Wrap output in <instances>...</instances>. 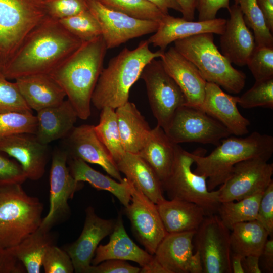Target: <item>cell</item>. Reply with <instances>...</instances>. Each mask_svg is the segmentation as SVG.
Segmentation results:
<instances>
[{
  "mask_svg": "<svg viewBox=\"0 0 273 273\" xmlns=\"http://www.w3.org/2000/svg\"><path fill=\"white\" fill-rule=\"evenodd\" d=\"M47 16L60 20L88 9L86 0H46Z\"/></svg>",
  "mask_w": 273,
  "mask_h": 273,
  "instance_id": "cell-44",
  "label": "cell"
},
{
  "mask_svg": "<svg viewBox=\"0 0 273 273\" xmlns=\"http://www.w3.org/2000/svg\"><path fill=\"white\" fill-rule=\"evenodd\" d=\"M25 269L9 248L0 247V273H21Z\"/></svg>",
  "mask_w": 273,
  "mask_h": 273,
  "instance_id": "cell-49",
  "label": "cell"
},
{
  "mask_svg": "<svg viewBox=\"0 0 273 273\" xmlns=\"http://www.w3.org/2000/svg\"><path fill=\"white\" fill-rule=\"evenodd\" d=\"M160 58L165 70L184 93L186 105L201 109L207 81L198 68L174 47L165 51Z\"/></svg>",
  "mask_w": 273,
  "mask_h": 273,
  "instance_id": "cell-20",
  "label": "cell"
},
{
  "mask_svg": "<svg viewBox=\"0 0 273 273\" xmlns=\"http://www.w3.org/2000/svg\"><path fill=\"white\" fill-rule=\"evenodd\" d=\"M45 1L0 0V61L2 69L27 35L47 17Z\"/></svg>",
  "mask_w": 273,
  "mask_h": 273,
  "instance_id": "cell-8",
  "label": "cell"
},
{
  "mask_svg": "<svg viewBox=\"0 0 273 273\" xmlns=\"http://www.w3.org/2000/svg\"><path fill=\"white\" fill-rule=\"evenodd\" d=\"M156 205L167 233L196 231L206 216L202 208L187 201L165 199Z\"/></svg>",
  "mask_w": 273,
  "mask_h": 273,
  "instance_id": "cell-28",
  "label": "cell"
},
{
  "mask_svg": "<svg viewBox=\"0 0 273 273\" xmlns=\"http://www.w3.org/2000/svg\"><path fill=\"white\" fill-rule=\"evenodd\" d=\"M48 16L25 38L1 73L8 79L50 74L82 43Z\"/></svg>",
  "mask_w": 273,
  "mask_h": 273,
  "instance_id": "cell-1",
  "label": "cell"
},
{
  "mask_svg": "<svg viewBox=\"0 0 273 273\" xmlns=\"http://www.w3.org/2000/svg\"><path fill=\"white\" fill-rule=\"evenodd\" d=\"M248 27L253 31L256 46L273 47V36L267 27L256 0H234Z\"/></svg>",
  "mask_w": 273,
  "mask_h": 273,
  "instance_id": "cell-36",
  "label": "cell"
},
{
  "mask_svg": "<svg viewBox=\"0 0 273 273\" xmlns=\"http://www.w3.org/2000/svg\"><path fill=\"white\" fill-rule=\"evenodd\" d=\"M141 267L130 265L125 260L109 259L90 265L87 273H139Z\"/></svg>",
  "mask_w": 273,
  "mask_h": 273,
  "instance_id": "cell-47",
  "label": "cell"
},
{
  "mask_svg": "<svg viewBox=\"0 0 273 273\" xmlns=\"http://www.w3.org/2000/svg\"><path fill=\"white\" fill-rule=\"evenodd\" d=\"M190 154L196 166L194 172L204 176L208 190L213 191L224 181L238 162L257 156L269 160L273 154V137L257 131L244 138L231 135L221 140L208 155L199 151Z\"/></svg>",
  "mask_w": 273,
  "mask_h": 273,
  "instance_id": "cell-4",
  "label": "cell"
},
{
  "mask_svg": "<svg viewBox=\"0 0 273 273\" xmlns=\"http://www.w3.org/2000/svg\"><path fill=\"white\" fill-rule=\"evenodd\" d=\"M231 230L217 214L206 215L193 238L204 273H232Z\"/></svg>",
  "mask_w": 273,
  "mask_h": 273,
  "instance_id": "cell-10",
  "label": "cell"
},
{
  "mask_svg": "<svg viewBox=\"0 0 273 273\" xmlns=\"http://www.w3.org/2000/svg\"><path fill=\"white\" fill-rule=\"evenodd\" d=\"M226 20L215 18L204 21H188L182 18L165 14L158 22L154 34L147 40L149 44L165 51L175 41L202 33L221 35L225 29Z\"/></svg>",
  "mask_w": 273,
  "mask_h": 273,
  "instance_id": "cell-21",
  "label": "cell"
},
{
  "mask_svg": "<svg viewBox=\"0 0 273 273\" xmlns=\"http://www.w3.org/2000/svg\"><path fill=\"white\" fill-rule=\"evenodd\" d=\"M107 50L102 35L83 42L49 74L63 89L81 119L86 120L90 115L92 97Z\"/></svg>",
  "mask_w": 273,
  "mask_h": 273,
  "instance_id": "cell-2",
  "label": "cell"
},
{
  "mask_svg": "<svg viewBox=\"0 0 273 273\" xmlns=\"http://www.w3.org/2000/svg\"><path fill=\"white\" fill-rule=\"evenodd\" d=\"M32 111L16 82H10L0 73V113Z\"/></svg>",
  "mask_w": 273,
  "mask_h": 273,
  "instance_id": "cell-41",
  "label": "cell"
},
{
  "mask_svg": "<svg viewBox=\"0 0 273 273\" xmlns=\"http://www.w3.org/2000/svg\"><path fill=\"white\" fill-rule=\"evenodd\" d=\"M55 244L51 231L39 226L17 245L10 248L28 273H39L47 249Z\"/></svg>",
  "mask_w": 273,
  "mask_h": 273,
  "instance_id": "cell-32",
  "label": "cell"
},
{
  "mask_svg": "<svg viewBox=\"0 0 273 273\" xmlns=\"http://www.w3.org/2000/svg\"><path fill=\"white\" fill-rule=\"evenodd\" d=\"M122 146L125 152L138 154L151 128L135 104L128 101L115 109Z\"/></svg>",
  "mask_w": 273,
  "mask_h": 273,
  "instance_id": "cell-30",
  "label": "cell"
},
{
  "mask_svg": "<svg viewBox=\"0 0 273 273\" xmlns=\"http://www.w3.org/2000/svg\"><path fill=\"white\" fill-rule=\"evenodd\" d=\"M238 99L225 93L218 85L207 82L201 109L220 122L232 135L242 136L249 132L250 123L239 112Z\"/></svg>",
  "mask_w": 273,
  "mask_h": 273,
  "instance_id": "cell-23",
  "label": "cell"
},
{
  "mask_svg": "<svg viewBox=\"0 0 273 273\" xmlns=\"http://www.w3.org/2000/svg\"><path fill=\"white\" fill-rule=\"evenodd\" d=\"M263 16L265 24L273 32V0H256Z\"/></svg>",
  "mask_w": 273,
  "mask_h": 273,
  "instance_id": "cell-50",
  "label": "cell"
},
{
  "mask_svg": "<svg viewBox=\"0 0 273 273\" xmlns=\"http://www.w3.org/2000/svg\"><path fill=\"white\" fill-rule=\"evenodd\" d=\"M21 94L31 110L36 111L61 103L66 95L49 74L24 76L15 79Z\"/></svg>",
  "mask_w": 273,
  "mask_h": 273,
  "instance_id": "cell-26",
  "label": "cell"
},
{
  "mask_svg": "<svg viewBox=\"0 0 273 273\" xmlns=\"http://www.w3.org/2000/svg\"><path fill=\"white\" fill-rule=\"evenodd\" d=\"M0 151L14 158L21 166L27 179L36 180L45 172L49 150L35 134H19L0 140Z\"/></svg>",
  "mask_w": 273,
  "mask_h": 273,
  "instance_id": "cell-19",
  "label": "cell"
},
{
  "mask_svg": "<svg viewBox=\"0 0 273 273\" xmlns=\"http://www.w3.org/2000/svg\"><path fill=\"white\" fill-rule=\"evenodd\" d=\"M196 231L167 233L158 245L155 259L167 273H202L199 254L194 252Z\"/></svg>",
  "mask_w": 273,
  "mask_h": 273,
  "instance_id": "cell-16",
  "label": "cell"
},
{
  "mask_svg": "<svg viewBox=\"0 0 273 273\" xmlns=\"http://www.w3.org/2000/svg\"><path fill=\"white\" fill-rule=\"evenodd\" d=\"M246 65L255 81L273 78V47L256 46Z\"/></svg>",
  "mask_w": 273,
  "mask_h": 273,
  "instance_id": "cell-42",
  "label": "cell"
},
{
  "mask_svg": "<svg viewBox=\"0 0 273 273\" xmlns=\"http://www.w3.org/2000/svg\"><path fill=\"white\" fill-rule=\"evenodd\" d=\"M238 104L244 109L273 108V78L255 81L251 88L239 97Z\"/></svg>",
  "mask_w": 273,
  "mask_h": 273,
  "instance_id": "cell-40",
  "label": "cell"
},
{
  "mask_svg": "<svg viewBox=\"0 0 273 273\" xmlns=\"http://www.w3.org/2000/svg\"><path fill=\"white\" fill-rule=\"evenodd\" d=\"M130 187L131 200L129 204L125 207V214L130 221L132 232L138 241L146 251L154 255L158 245L167 233L156 204L131 181Z\"/></svg>",
  "mask_w": 273,
  "mask_h": 273,
  "instance_id": "cell-15",
  "label": "cell"
},
{
  "mask_svg": "<svg viewBox=\"0 0 273 273\" xmlns=\"http://www.w3.org/2000/svg\"><path fill=\"white\" fill-rule=\"evenodd\" d=\"M213 34L202 33L177 40L174 48L198 68L207 82L238 94L245 86L246 75L233 67L218 50Z\"/></svg>",
  "mask_w": 273,
  "mask_h": 273,
  "instance_id": "cell-5",
  "label": "cell"
},
{
  "mask_svg": "<svg viewBox=\"0 0 273 273\" xmlns=\"http://www.w3.org/2000/svg\"><path fill=\"white\" fill-rule=\"evenodd\" d=\"M115 222L116 220L99 217L91 206L86 209L81 233L75 241L64 249L71 259L75 272H87L99 243L112 233Z\"/></svg>",
  "mask_w": 273,
  "mask_h": 273,
  "instance_id": "cell-17",
  "label": "cell"
},
{
  "mask_svg": "<svg viewBox=\"0 0 273 273\" xmlns=\"http://www.w3.org/2000/svg\"><path fill=\"white\" fill-rule=\"evenodd\" d=\"M157 7L163 13L168 14L169 9L181 12L177 0H147Z\"/></svg>",
  "mask_w": 273,
  "mask_h": 273,
  "instance_id": "cell-54",
  "label": "cell"
},
{
  "mask_svg": "<svg viewBox=\"0 0 273 273\" xmlns=\"http://www.w3.org/2000/svg\"><path fill=\"white\" fill-rule=\"evenodd\" d=\"M260 257L248 255L243 257L242 267L244 273H261L262 272L259 266Z\"/></svg>",
  "mask_w": 273,
  "mask_h": 273,
  "instance_id": "cell-52",
  "label": "cell"
},
{
  "mask_svg": "<svg viewBox=\"0 0 273 273\" xmlns=\"http://www.w3.org/2000/svg\"><path fill=\"white\" fill-rule=\"evenodd\" d=\"M263 192L238 201L221 202L217 214L230 230L237 223L257 220Z\"/></svg>",
  "mask_w": 273,
  "mask_h": 273,
  "instance_id": "cell-34",
  "label": "cell"
},
{
  "mask_svg": "<svg viewBox=\"0 0 273 273\" xmlns=\"http://www.w3.org/2000/svg\"><path fill=\"white\" fill-rule=\"evenodd\" d=\"M111 10L143 20L159 22L163 13L157 7L147 0H97Z\"/></svg>",
  "mask_w": 273,
  "mask_h": 273,
  "instance_id": "cell-37",
  "label": "cell"
},
{
  "mask_svg": "<svg viewBox=\"0 0 273 273\" xmlns=\"http://www.w3.org/2000/svg\"><path fill=\"white\" fill-rule=\"evenodd\" d=\"M268 160L257 156L236 164L218 189L219 202L238 201L263 193L273 181V164Z\"/></svg>",
  "mask_w": 273,
  "mask_h": 273,
  "instance_id": "cell-12",
  "label": "cell"
},
{
  "mask_svg": "<svg viewBox=\"0 0 273 273\" xmlns=\"http://www.w3.org/2000/svg\"><path fill=\"white\" fill-rule=\"evenodd\" d=\"M164 129L157 125L151 128L138 154L153 168L161 183L169 175L174 161L175 147Z\"/></svg>",
  "mask_w": 273,
  "mask_h": 273,
  "instance_id": "cell-29",
  "label": "cell"
},
{
  "mask_svg": "<svg viewBox=\"0 0 273 273\" xmlns=\"http://www.w3.org/2000/svg\"><path fill=\"white\" fill-rule=\"evenodd\" d=\"M2 64H1V61H0V73H1V71H2Z\"/></svg>",
  "mask_w": 273,
  "mask_h": 273,
  "instance_id": "cell-56",
  "label": "cell"
},
{
  "mask_svg": "<svg viewBox=\"0 0 273 273\" xmlns=\"http://www.w3.org/2000/svg\"><path fill=\"white\" fill-rule=\"evenodd\" d=\"M257 220L267 231L270 237L273 236V181L264 191L261 197Z\"/></svg>",
  "mask_w": 273,
  "mask_h": 273,
  "instance_id": "cell-46",
  "label": "cell"
},
{
  "mask_svg": "<svg viewBox=\"0 0 273 273\" xmlns=\"http://www.w3.org/2000/svg\"><path fill=\"white\" fill-rule=\"evenodd\" d=\"M22 184L0 187V247H13L37 229L43 205L29 196Z\"/></svg>",
  "mask_w": 273,
  "mask_h": 273,
  "instance_id": "cell-6",
  "label": "cell"
},
{
  "mask_svg": "<svg viewBox=\"0 0 273 273\" xmlns=\"http://www.w3.org/2000/svg\"><path fill=\"white\" fill-rule=\"evenodd\" d=\"M115 163L119 171L153 202L157 204L165 199L159 177L138 154L125 152Z\"/></svg>",
  "mask_w": 273,
  "mask_h": 273,
  "instance_id": "cell-27",
  "label": "cell"
},
{
  "mask_svg": "<svg viewBox=\"0 0 273 273\" xmlns=\"http://www.w3.org/2000/svg\"><path fill=\"white\" fill-rule=\"evenodd\" d=\"M70 172L78 182H87L93 187L108 191L114 195L124 207L130 202V181L125 177L117 181L95 170L82 160L72 158L68 161Z\"/></svg>",
  "mask_w": 273,
  "mask_h": 273,
  "instance_id": "cell-31",
  "label": "cell"
},
{
  "mask_svg": "<svg viewBox=\"0 0 273 273\" xmlns=\"http://www.w3.org/2000/svg\"><path fill=\"white\" fill-rule=\"evenodd\" d=\"M140 78L145 83L149 102L157 125L165 131L177 109L186 105L185 96L166 71L161 60L154 59L149 62Z\"/></svg>",
  "mask_w": 273,
  "mask_h": 273,
  "instance_id": "cell-9",
  "label": "cell"
},
{
  "mask_svg": "<svg viewBox=\"0 0 273 273\" xmlns=\"http://www.w3.org/2000/svg\"><path fill=\"white\" fill-rule=\"evenodd\" d=\"M193 163L190 152L176 144L171 172L162 183L163 190L169 199L195 203L204 209L206 215L217 214L220 204L218 190H208L207 178L192 170Z\"/></svg>",
  "mask_w": 273,
  "mask_h": 273,
  "instance_id": "cell-7",
  "label": "cell"
},
{
  "mask_svg": "<svg viewBox=\"0 0 273 273\" xmlns=\"http://www.w3.org/2000/svg\"><path fill=\"white\" fill-rule=\"evenodd\" d=\"M228 11L230 17L220 39L221 53L231 64L245 66L256 47L254 35L238 5L230 6Z\"/></svg>",
  "mask_w": 273,
  "mask_h": 273,
  "instance_id": "cell-22",
  "label": "cell"
},
{
  "mask_svg": "<svg viewBox=\"0 0 273 273\" xmlns=\"http://www.w3.org/2000/svg\"><path fill=\"white\" fill-rule=\"evenodd\" d=\"M67 136L69 156L97 164L112 177L118 181L122 180L115 161L98 138L95 125L83 124L74 127Z\"/></svg>",
  "mask_w": 273,
  "mask_h": 273,
  "instance_id": "cell-18",
  "label": "cell"
},
{
  "mask_svg": "<svg viewBox=\"0 0 273 273\" xmlns=\"http://www.w3.org/2000/svg\"><path fill=\"white\" fill-rule=\"evenodd\" d=\"M90 11L100 25L102 36L107 49L114 48L127 41L157 30L159 23L140 19L114 11L97 0H86Z\"/></svg>",
  "mask_w": 273,
  "mask_h": 273,
  "instance_id": "cell-13",
  "label": "cell"
},
{
  "mask_svg": "<svg viewBox=\"0 0 273 273\" xmlns=\"http://www.w3.org/2000/svg\"><path fill=\"white\" fill-rule=\"evenodd\" d=\"M101 110L99 122L95 126V130L115 162L125 152L121 141L115 109L105 107Z\"/></svg>",
  "mask_w": 273,
  "mask_h": 273,
  "instance_id": "cell-35",
  "label": "cell"
},
{
  "mask_svg": "<svg viewBox=\"0 0 273 273\" xmlns=\"http://www.w3.org/2000/svg\"><path fill=\"white\" fill-rule=\"evenodd\" d=\"M260 257H262V264L266 272H273V238L270 237L266 242Z\"/></svg>",
  "mask_w": 273,
  "mask_h": 273,
  "instance_id": "cell-51",
  "label": "cell"
},
{
  "mask_svg": "<svg viewBox=\"0 0 273 273\" xmlns=\"http://www.w3.org/2000/svg\"><path fill=\"white\" fill-rule=\"evenodd\" d=\"M180 8L183 18L188 21L195 19L196 0H177Z\"/></svg>",
  "mask_w": 273,
  "mask_h": 273,
  "instance_id": "cell-53",
  "label": "cell"
},
{
  "mask_svg": "<svg viewBox=\"0 0 273 273\" xmlns=\"http://www.w3.org/2000/svg\"><path fill=\"white\" fill-rule=\"evenodd\" d=\"M147 41H141L133 50L124 48L103 68L92 95L91 103L98 109H113L124 105L129 91L140 78L145 66L151 60L160 58L165 51H151Z\"/></svg>",
  "mask_w": 273,
  "mask_h": 273,
  "instance_id": "cell-3",
  "label": "cell"
},
{
  "mask_svg": "<svg viewBox=\"0 0 273 273\" xmlns=\"http://www.w3.org/2000/svg\"><path fill=\"white\" fill-rule=\"evenodd\" d=\"M154 259L153 255L139 247L128 236L121 215H119L109 242L98 245L91 263L96 265L109 259L130 260L143 268L148 266Z\"/></svg>",
  "mask_w": 273,
  "mask_h": 273,
  "instance_id": "cell-24",
  "label": "cell"
},
{
  "mask_svg": "<svg viewBox=\"0 0 273 273\" xmlns=\"http://www.w3.org/2000/svg\"><path fill=\"white\" fill-rule=\"evenodd\" d=\"M37 118L32 111L0 113V140L19 134H35Z\"/></svg>",
  "mask_w": 273,
  "mask_h": 273,
  "instance_id": "cell-38",
  "label": "cell"
},
{
  "mask_svg": "<svg viewBox=\"0 0 273 273\" xmlns=\"http://www.w3.org/2000/svg\"><path fill=\"white\" fill-rule=\"evenodd\" d=\"M67 151L56 150L53 154L50 174L49 209L39 226L51 230L66 218L70 212L68 200L82 186L71 175L67 162Z\"/></svg>",
  "mask_w": 273,
  "mask_h": 273,
  "instance_id": "cell-14",
  "label": "cell"
},
{
  "mask_svg": "<svg viewBox=\"0 0 273 273\" xmlns=\"http://www.w3.org/2000/svg\"><path fill=\"white\" fill-rule=\"evenodd\" d=\"M0 151V187L22 184L27 178L19 164Z\"/></svg>",
  "mask_w": 273,
  "mask_h": 273,
  "instance_id": "cell-45",
  "label": "cell"
},
{
  "mask_svg": "<svg viewBox=\"0 0 273 273\" xmlns=\"http://www.w3.org/2000/svg\"><path fill=\"white\" fill-rule=\"evenodd\" d=\"M165 132L177 144L199 143L217 146L221 140L232 135L202 109L187 105L177 109Z\"/></svg>",
  "mask_w": 273,
  "mask_h": 273,
  "instance_id": "cell-11",
  "label": "cell"
},
{
  "mask_svg": "<svg viewBox=\"0 0 273 273\" xmlns=\"http://www.w3.org/2000/svg\"><path fill=\"white\" fill-rule=\"evenodd\" d=\"M230 0H196V10L198 13V21L216 18L218 11L221 8H230Z\"/></svg>",
  "mask_w": 273,
  "mask_h": 273,
  "instance_id": "cell-48",
  "label": "cell"
},
{
  "mask_svg": "<svg viewBox=\"0 0 273 273\" xmlns=\"http://www.w3.org/2000/svg\"><path fill=\"white\" fill-rule=\"evenodd\" d=\"M269 236L267 231L257 220L237 223L231 230L232 252L243 257H260Z\"/></svg>",
  "mask_w": 273,
  "mask_h": 273,
  "instance_id": "cell-33",
  "label": "cell"
},
{
  "mask_svg": "<svg viewBox=\"0 0 273 273\" xmlns=\"http://www.w3.org/2000/svg\"><path fill=\"white\" fill-rule=\"evenodd\" d=\"M37 140L47 145L67 136L74 127L78 118L76 112L67 99L61 103L37 111Z\"/></svg>",
  "mask_w": 273,
  "mask_h": 273,
  "instance_id": "cell-25",
  "label": "cell"
},
{
  "mask_svg": "<svg viewBox=\"0 0 273 273\" xmlns=\"http://www.w3.org/2000/svg\"><path fill=\"white\" fill-rule=\"evenodd\" d=\"M243 256L232 252L231 262L232 273H244L242 267Z\"/></svg>",
  "mask_w": 273,
  "mask_h": 273,
  "instance_id": "cell-55",
  "label": "cell"
},
{
  "mask_svg": "<svg viewBox=\"0 0 273 273\" xmlns=\"http://www.w3.org/2000/svg\"><path fill=\"white\" fill-rule=\"evenodd\" d=\"M42 267L46 273H72L74 271L68 254L55 244L47 249L42 259Z\"/></svg>",
  "mask_w": 273,
  "mask_h": 273,
  "instance_id": "cell-43",
  "label": "cell"
},
{
  "mask_svg": "<svg viewBox=\"0 0 273 273\" xmlns=\"http://www.w3.org/2000/svg\"><path fill=\"white\" fill-rule=\"evenodd\" d=\"M59 21L66 30L83 42L102 35L99 22L89 9Z\"/></svg>",
  "mask_w": 273,
  "mask_h": 273,
  "instance_id": "cell-39",
  "label": "cell"
}]
</instances>
